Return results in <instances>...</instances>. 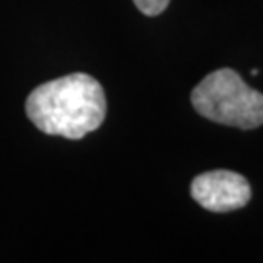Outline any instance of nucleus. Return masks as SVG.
I'll use <instances>...</instances> for the list:
<instances>
[{"instance_id":"obj_1","label":"nucleus","mask_w":263,"mask_h":263,"mask_svg":"<svg viewBox=\"0 0 263 263\" xmlns=\"http://www.w3.org/2000/svg\"><path fill=\"white\" fill-rule=\"evenodd\" d=\"M105 109L104 88L84 72L45 82L26 100V113L39 131L72 141L96 131L104 123Z\"/></svg>"},{"instance_id":"obj_2","label":"nucleus","mask_w":263,"mask_h":263,"mask_svg":"<svg viewBox=\"0 0 263 263\" xmlns=\"http://www.w3.org/2000/svg\"><path fill=\"white\" fill-rule=\"evenodd\" d=\"M195 111L211 121L255 129L263 125V94L250 88L232 68H220L205 76L191 92Z\"/></svg>"},{"instance_id":"obj_3","label":"nucleus","mask_w":263,"mask_h":263,"mask_svg":"<svg viewBox=\"0 0 263 263\" xmlns=\"http://www.w3.org/2000/svg\"><path fill=\"white\" fill-rule=\"evenodd\" d=\"M191 197L199 205L213 213H228L242 209L252 199L248 179L236 172L213 170L191 181Z\"/></svg>"},{"instance_id":"obj_4","label":"nucleus","mask_w":263,"mask_h":263,"mask_svg":"<svg viewBox=\"0 0 263 263\" xmlns=\"http://www.w3.org/2000/svg\"><path fill=\"white\" fill-rule=\"evenodd\" d=\"M133 2L144 16H158L170 4V0H133Z\"/></svg>"}]
</instances>
